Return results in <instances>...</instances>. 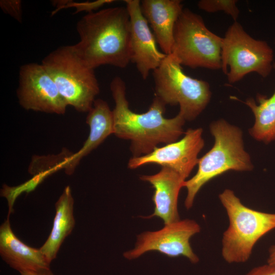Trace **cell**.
<instances>
[{
  "label": "cell",
  "mask_w": 275,
  "mask_h": 275,
  "mask_svg": "<svg viewBox=\"0 0 275 275\" xmlns=\"http://www.w3.org/2000/svg\"><path fill=\"white\" fill-rule=\"evenodd\" d=\"M245 275H275V264H266L252 268Z\"/></svg>",
  "instance_id": "obj_23"
},
{
  "label": "cell",
  "mask_w": 275,
  "mask_h": 275,
  "mask_svg": "<svg viewBox=\"0 0 275 275\" xmlns=\"http://www.w3.org/2000/svg\"><path fill=\"white\" fill-rule=\"evenodd\" d=\"M21 275H53L50 268H46L37 271H28L20 273Z\"/></svg>",
  "instance_id": "obj_24"
},
{
  "label": "cell",
  "mask_w": 275,
  "mask_h": 275,
  "mask_svg": "<svg viewBox=\"0 0 275 275\" xmlns=\"http://www.w3.org/2000/svg\"><path fill=\"white\" fill-rule=\"evenodd\" d=\"M267 263L275 264V244L272 245L269 249Z\"/></svg>",
  "instance_id": "obj_25"
},
{
  "label": "cell",
  "mask_w": 275,
  "mask_h": 275,
  "mask_svg": "<svg viewBox=\"0 0 275 275\" xmlns=\"http://www.w3.org/2000/svg\"><path fill=\"white\" fill-rule=\"evenodd\" d=\"M274 43H275V38H274Z\"/></svg>",
  "instance_id": "obj_26"
},
{
  "label": "cell",
  "mask_w": 275,
  "mask_h": 275,
  "mask_svg": "<svg viewBox=\"0 0 275 275\" xmlns=\"http://www.w3.org/2000/svg\"><path fill=\"white\" fill-rule=\"evenodd\" d=\"M79 40L73 47L91 68L109 65L125 68L131 62L130 22L126 7L88 13L77 22Z\"/></svg>",
  "instance_id": "obj_2"
},
{
  "label": "cell",
  "mask_w": 275,
  "mask_h": 275,
  "mask_svg": "<svg viewBox=\"0 0 275 275\" xmlns=\"http://www.w3.org/2000/svg\"><path fill=\"white\" fill-rule=\"evenodd\" d=\"M110 89L115 103L114 134L130 141L132 157L147 155L160 144L176 142L184 134L183 126L186 120L183 116L179 113L173 118H164L166 105L159 98L155 96L148 110L139 114L130 109L126 84L120 77L112 79Z\"/></svg>",
  "instance_id": "obj_1"
},
{
  "label": "cell",
  "mask_w": 275,
  "mask_h": 275,
  "mask_svg": "<svg viewBox=\"0 0 275 275\" xmlns=\"http://www.w3.org/2000/svg\"><path fill=\"white\" fill-rule=\"evenodd\" d=\"M202 128H189L180 140L156 147L151 153L132 157L128 167L135 169L145 164L154 163L177 172L184 180L198 164V154L204 146Z\"/></svg>",
  "instance_id": "obj_11"
},
{
  "label": "cell",
  "mask_w": 275,
  "mask_h": 275,
  "mask_svg": "<svg viewBox=\"0 0 275 275\" xmlns=\"http://www.w3.org/2000/svg\"><path fill=\"white\" fill-rule=\"evenodd\" d=\"M130 22L131 62L143 79L156 69L167 56L157 43L141 9V1L125 0Z\"/></svg>",
  "instance_id": "obj_12"
},
{
  "label": "cell",
  "mask_w": 275,
  "mask_h": 275,
  "mask_svg": "<svg viewBox=\"0 0 275 275\" xmlns=\"http://www.w3.org/2000/svg\"><path fill=\"white\" fill-rule=\"evenodd\" d=\"M17 96L25 109L64 114L68 106L52 77L41 64L23 65L19 71Z\"/></svg>",
  "instance_id": "obj_10"
},
{
  "label": "cell",
  "mask_w": 275,
  "mask_h": 275,
  "mask_svg": "<svg viewBox=\"0 0 275 275\" xmlns=\"http://www.w3.org/2000/svg\"><path fill=\"white\" fill-rule=\"evenodd\" d=\"M0 255L11 268L19 273L50 268L40 249L29 246L13 233L9 217L0 227Z\"/></svg>",
  "instance_id": "obj_15"
},
{
  "label": "cell",
  "mask_w": 275,
  "mask_h": 275,
  "mask_svg": "<svg viewBox=\"0 0 275 275\" xmlns=\"http://www.w3.org/2000/svg\"><path fill=\"white\" fill-rule=\"evenodd\" d=\"M154 231H145L137 236L133 248L124 252L129 260L137 259L150 251H157L169 257L183 256L190 262L199 261L190 243V238L201 231L200 225L191 219H180Z\"/></svg>",
  "instance_id": "obj_9"
},
{
  "label": "cell",
  "mask_w": 275,
  "mask_h": 275,
  "mask_svg": "<svg viewBox=\"0 0 275 275\" xmlns=\"http://www.w3.org/2000/svg\"><path fill=\"white\" fill-rule=\"evenodd\" d=\"M73 205L71 188L67 186L55 204L56 214L50 234L40 248L50 263L56 259L62 243L74 227Z\"/></svg>",
  "instance_id": "obj_17"
},
{
  "label": "cell",
  "mask_w": 275,
  "mask_h": 275,
  "mask_svg": "<svg viewBox=\"0 0 275 275\" xmlns=\"http://www.w3.org/2000/svg\"><path fill=\"white\" fill-rule=\"evenodd\" d=\"M0 7L2 11L19 22L22 20V2L20 0H1Z\"/></svg>",
  "instance_id": "obj_22"
},
{
  "label": "cell",
  "mask_w": 275,
  "mask_h": 275,
  "mask_svg": "<svg viewBox=\"0 0 275 275\" xmlns=\"http://www.w3.org/2000/svg\"><path fill=\"white\" fill-rule=\"evenodd\" d=\"M210 131L214 138L212 148L199 158L196 174L186 180L183 187L187 190L184 205L190 209L201 188L213 178L229 171L253 170L249 154L245 151L240 128L224 119L212 122Z\"/></svg>",
  "instance_id": "obj_3"
},
{
  "label": "cell",
  "mask_w": 275,
  "mask_h": 275,
  "mask_svg": "<svg viewBox=\"0 0 275 275\" xmlns=\"http://www.w3.org/2000/svg\"><path fill=\"white\" fill-rule=\"evenodd\" d=\"M141 9L161 51L171 54L175 27L184 9L181 1L142 0Z\"/></svg>",
  "instance_id": "obj_14"
},
{
  "label": "cell",
  "mask_w": 275,
  "mask_h": 275,
  "mask_svg": "<svg viewBox=\"0 0 275 275\" xmlns=\"http://www.w3.org/2000/svg\"><path fill=\"white\" fill-rule=\"evenodd\" d=\"M182 66L173 54L166 57L153 71L155 96L166 105L178 104L179 113L191 121L206 107L211 92L208 82L186 74Z\"/></svg>",
  "instance_id": "obj_6"
},
{
  "label": "cell",
  "mask_w": 275,
  "mask_h": 275,
  "mask_svg": "<svg viewBox=\"0 0 275 275\" xmlns=\"http://www.w3.org/2000/svg\"><path fill=\"white\" fill-rule=\"evenodd\" d=\"M222 41L200 15L184 9L175 27L171 54L182 66L218 70L222 69Z\"/></svg>",
  "instance_id": "obj_7"
},
{
  "label": "cell",
  "mask_w": 275,
  "mask_h": 275,
  "mask_svg": "<svg viewBox=\"0 0 275 275\" xmlns=\"http://www.w3.org/2000/svg\"><path fill=\"white\" fill-rule=\"evenodd\" d=\"M237 3L236 0H201L198 3V7L208 13L224 12L235 21L239 14Z\"/></svg>",
  "instance_id": "obj_20"
},
{
  "label": "cell",
  "mask_w": 275,
  "mask_h": 275,
  "mask_svg": "<svg viewBox=\"0 0 275 275\" xmlns=\"http://www.w3.org/2000/svg\"><path fill=\"white\" fill-rule=\"evenodd\" d=\"M48 71L60 93L77 111L88 113L100 92L94 69L88 66L73 45L60 46L41 63Z\"/></svg>",
  "instance_id": "obj_5"
},
{
  "label": "cell",
  "mask_w": 275,
  "mask_h": 275,
  "mask_svg": "<svg viewBox=\"0 0 275 275\" xmlns=\"http://www.w3.org/2000/svg\"><path fill=\"white\" fill-rule=\"evenodd\" d=\"M115 1L114 0H97L93 2H76L68 0L54 1L52 4L54 7H56V9L52 12L51 16L62 9L70 8L75 9L74 14L81 12L90 13L99 9L104 5L113 3Z\"/></svg>",
  "instance_id": "obj_21"
},
{
  "label": "cell",
  "mask_w": 275,
  "mask_h": 275,
  "mask_svg": "<svg viewBox=\"0 0 275 275\" xmlns=\"http://www.w3.org/2000/svg\"><path fill=\"white\" fill-rule=\"evenodd\" d=\"M72 154L68 150H63L61 153L56 155L34 157L29 171L34 175L41 173L50 175L61 169H64L66 172Z\"/></svg>",
  "instance_id": "obj_19"
},
{
  "label": "cell",
  "mask_w": 275,
  "mask_h": 275,
  "mask_svg": "<svg viewBox=\"0 0 275 275\" xmlns=\"http://www.w3.org/2000/svg\"><path fill=\"white\" fill-rule=\"evenodd\" d=\"M86 122L90 127V133L82 147L73 153L70 161L69 173L72 174L81 159L96 148L111 134H114V117L107 103L101 99L95 100L88 112Z\"/></svg>",
  "instance_id": "obj_16"
},
{
  "label": "cell",
  "mask_w": 275,
  "mask_h": 275,
  "mask_svg": "<svg viewBox=\"0 0 275 275\" xmlns=\"http://www.w3.org/2000/svg\"><path fill=\"white\" fill-rule=\"evenodd\" d=\"M273 67L275 70V62ZM256 100L257 104L252 98L244 102L255 117L254 124L249 133L256 140L267 144L275 141V91L268 98L258 94Z\"/></svg>",
  "instance_id": "obj_18"
},
{
  "label": "cell",
  "mask_w": 275,
  "mask_h": 275,
  "mask_svg": "<svg viewBox=\"0 0 275 275\" xmlns=\"http://www.w3.org/2000/svg\"><path fill=\"white\" fill-rule=\"evenodd\" d=\"M273 49L268 43L252 37L237 21L223 38L222 70L229 83L236 82L251 72L266 77L273 68Z\"/></svg>",
  "instance_id": "obj_8"
},
{
  "label": "cell",
  "mask_w": 275,
  "mask_h": 275,
  "mask_svg": "<svg viewBox=\"0 0 275 275\" xmlns=\"http://www.w3.org/2000/svg\"><path fill=\"white\" fill-rule=\"evenodd\" d=\"M140 179L150 183L154 189L152 197L154 211L144 218L157 217L163 221L164 224L179 220L178 196L185 180L167 167H161L158 173L153 175H142Z\"/></svg>",
  "instance_id": "obj_13"
},
{
  "label": "cell",
  "mask_w": 275,
  "mask_h": 275,
  "mask_svg": "<svg viewBox=\"0 0 275 275\" xmlns=\"http://www.w3.org/2000/svg\"><path fill=\"white\" fill-rule=\"evenodd\" d=\"M218 197L229 222L222 236V256L228 263H244L257 241L275 229V213L246 206L230 189H225Z\"/></svg>",
  "instance_id": "obj_4"
}]
</instances>
